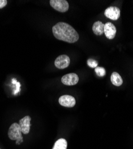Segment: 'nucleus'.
Returning <instances> with one entry per match:
<instances>
[{
    "label": "nucleus",
    "mask_w": 133,
    "mask_h": 149,
    "mask_svg": "<svg viewBox=\"0 0 133 149\" xmlns=\"http://www.w3.org/2000/svg\"><path fill=\"white\" fill-rule=\"evenodd\" d=\"M50 4L55 10L62 13L67 11L69 8L68 3L65 0H51Z\"/></svg>",
    "instance_id": "obj_3"
},
{
    "label": "nucleus",
    "mask_w": 133,
    "mask_h": 149,
    "mask_svg": "<svg viewBox=\"0 0 133 149\" xmlns=\"http://www.w3.org/2000/svg\"><path fill=\"white\" fill-rule=\"evenodd\" d=\"M95 72L96 75L100 77H103L106 75V70L102 67H96L95 68Z\"/></svg>",
    "instance_id": "obj_13"
},
{
    "label": "nucleus",
    "mask_w": 133,
    "mask_h": 149,
    "mask_svg": "<svg viewBox=\"0 0 133 149\" xmlns=\"http://www.w3.org/2000/svg\"><path fill=\"white\" fill-rule=\"evenodd\" d=\"M52 32L56 39L68 43L76 42L79 38L77 31L65 22L56 23L52 28Z\"/></svg>",
    "instance_id": "obj_1"
},
{
    "label": "nucleus",
    "mask_w": 133,
    "mask_h": 149,
    "mask_svg": "<svg viewBox=\"0 0 133 149\" xmlns=\"http://www.w3.org/2000/svg\"><path fill=\"white\" fill-rule=\"evenodd\" d=\"M67 140L64 139H60L55 142L52 149H67Z\"/></svg>",
    "instance_id": "obj_12"
},
{
    "label": "nucleus",
    "mask_w": 133,
    "mask_h": 149,
    "mask_svg": "<svg viewBox=\"0 0 133 149\" xmlns=\"http://www.w3.org/2000/svg\"><path fill=\"white\" fill-rule=\"evenodd\" d=\"M7 4L6 0H0V8H4Z\"/></svg>",
    "instance_id": "obj_15"
},
{
    "label": "nucleus",
    "mask_w": 133,
    "mask_h": 149,
    "mask_svg": "<svg viewBox=\"0 0 133 149\" xmlns=\"http://www.w3.org/2000/svg\"><path fill=\"white\" fill-rule=\"evenodd\" d=\"M8 136L11 140H16L17 144H20L23 142L22 131L18 123H13L10 127L8 131Z\"/></svg>",
    "instance_id": "obj_2"
},
{
    "label": "nucleus",
    "mask_w": 133,
    "mask_h": 149,
    "mask_svg": "<svg viewBox=\"0 0 133 149\" xmlns=\"http://www.w3.org/2000/svg\"><path fill=\"white\" fill-rule=\"evenodd\" d=\"M70 63V59L67 55H61L58 57L55 61V66L59 69L67 68Z\"/></svg>",
    "instance_id": "obj_5"
},
{
    "label": "nucleus",
    "mask_w": 133,
    "mask_h": 149,
    "mask_svg": "<svg viewBox=\"0 0 133 149\" xmlns=\"http://www.w3.org/2000/svg\"><path fill=\"white\" fill-rule=\"evenodd\" d=\"M104 33L108 39L112 40L116 35V28L113 23L107 22L104 24Z\"/></svg>",
    "instance_id": "obj_9"
},
{
    "label": "nucleus",
    "mask_w": 133,
    "mask_h": 149,
    "mask_svg": "<svg viewBox=\"0 0 133 149\" xmlns=\"http://www.w3.org/2000/svg\"><path fill=\"white\" fill-rule=\"evenodd\" d=\"M87 64L90 68H96L98 66V61L94 60V59L89 58L87 61Z\"/></svg>",
    "instance_id": "obj_14"
},
{
    "label": "nucleus",
    "mask_w": 133,
    "mask_h": 149,
    "mask_svg": "<svg viewBox=\"0 0 133 149\" xmlns=\"http://www.w3.org/2000/svg\"><path fill=\"white\" fill-rule=\"evenodd\" d=\"M61 82L65 85H75L79 82V77L77 74L75 73H71L65 74L61 79Z\"/></svg>",
    "instance_id": "obj_4"
},
{
    "label": "nucleus",
    "mask_w": 133,
    "mask_h": 149,
    "mask_svg": "<svg viewBox=\"0 0 133 149\" xmlns=\"http://www.w3.org/2000/svg\"><path fill=\"white\" fill-rule=\"evenodd\" d=\"M104 24L100 21H97L94 23L92 26V31L96 35H102L104 33Z\"/></svg>",
    "instance_id": "obj_10"
},
{
    "label": "nucleus",
    "mask_w": 133,
    "mask_h": 149,
    "mask_svg": "<svg viewBox=\"0 0 133 149\" xmlns=\"http://www.w3.org/2000/svg\"><path fill=\"white\" fill-rule=\"evenodd\" d=\"M111 82L112 83L117 86H119L123 84V80L120 76V74L117 72H113L111 75Z\"/></svg>",
    "instance_id": "obj_11"
},
{
    "label": "nucleus",
    "mask_w": 133,
    "mask_h": 149,
    "mask_svg": "<svg viewBox=\"0 0 133 149\" xmlns=\"http://www.w3.org/2000/svg\"><path fill=\"white\" fill-rule=\"evenodd\" d=\"M31 118L29 116H26L19 120V125L20 127L22 133L23 134H28L30 131Z\"/></svg>",
    "instance_id": "obj_8"
},
{
    "label": "nucleus",
    "mask_w": 133,
    "mask_h": 149,
    "mask_svg": "<svg viewBox=\"0 0 133 149\" xmlns=\"http://www.w3.org/2000/svg\"><path fill=\"white\" fill-rule=\"evenodd\" d=\"M59 103L64 107H72L76 104V100L72 96L64 95L59 97Z\"/></svg>",
    "instance_id": "obj_7"
},
{
    "label": "nucleus",
    "mask_w": 133,
    "mask_h": 149,
    "mask_svg": "<svg viewBox=\"0 0 133 149\" xmlns=\"http://www.w3.org/2000/svg\"><path fill=\"white\" fill-rule=\"evenodd\" d=\"M104 15L106 17L113 20H117L120 17V10L117 7H109L106 9Z\"/></svg>",
    "instance_id": "obj_6"
}]
</instances>
